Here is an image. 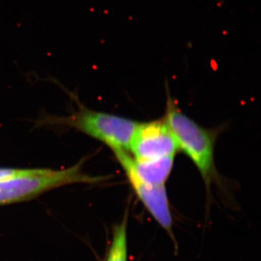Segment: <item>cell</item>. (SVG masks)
I'll return each mask as SVG.
<instances>
[{"mask_svg": "<svg viewBox=\"0 0 261 261\" xmlns=\"http://www.w3.org/2000/svg\"><path fill=\"white\" fill-rule=\"evenodd\" d=\"M126 219L117 226L107 261H126Z\"/></svg>", "mask_w": 261, "mask_h": 261, "instance_id": "obj_7", "label": "cell"}, {"mask_svg": "<svg viewBox=\"0 0 261 261\" xmlns=\"http://www.w3.org/2000/svg\"><path fill=\"white\" fill-rule=\"evenodd\" d=\"M53 123L73 127L102 142L114 152H128L132 135L139 123L123 117L97 112L85 108Z\"/></svg>", "mask_w": 261, "mask_h": 261, "instance_id": "obj_3", "label": "cell"}, {"mask_svg": "<svg viewBox=\"0 0 261 261\" xmlns=\"http://www.w3.org/2000/svg\"><path fill=\"white\" fill-rule=\"evenodd\" d=\"M118 161L121 163L128 181L146 208L163 228L170 229L172 226V218L165 185L154 186L144 183L136 176L126 161L122 159H118Z\"/></svg>", "mask_w": 261, "mask_h": 261, "instance_id": "obj_5", "label": "cell"}, {"mask_svg": "<svg viewBox=\"0 0 261 261\" xmlns=\"http://www.w3.org/2000/svg\"><path fill=\"white\" fill-rule=\"evenodd\" d=\"M98 181L99 178L83 172L82 162L62 170L36 168L30 174L0 181V205L25 200L65 185Z\"/></svg>", "mask_w": 261, "mask_h": 261, "instance_id": "obj_2", "label": "cell"}, {"mask_svg": "<svg viewBox=\"0 0 261 261\" xmlns=\"http://www.w3.org/2000/svg\"><path fill=\"white\" fill-rule=\"evenodd\" d=\"M164 120L176 139L178 149L191 159L205 183L210 184L215 171L214 134L181 112L171 99L168 101Z\"/></svg>", "mask_w": 261, "mask_h": 261, "instance_id": "obj_1", "label": "cell"}, {"mask_svg": "<svg viewBox=\"0 0 261 261\" xmlns=\"http://www.w3.org/2000/svg\"><path fill=\"white\" fill-rule=\"evenodd\" d=\"M36 168H0V181L30 174L34 172Z\"/></svg>", "mask_w": 261, "mask_h": 261, "instance_id": "obj_8", "label": "cell"}, {"mask_svg": "<svg viewBox=\"0 0 261 261\" xmlns=\"http://www.w3.org/2000/svg\"><path fill=\"white\" fill-rule=\"evenodd\" d=\"M178 149L176 139L165 120L138 123L129 144L134 159L138 161L175 155Z\"/></svg>", "mask_w": 261, "mask_h": 261, "instance_id": "obj_4", "label": "cell"}, {"mask_svg": "<svg viewBox=\"0 0 261 261\" xmlns=\"http://www.w3.org/2000/svg\"><path fill=\"white\" fill-rule=\"evenodd\" d=\"M117 159H122L128 163L132 171L141 181L148 185H164L172 171L175 155L160 159L138 161L134 159L128 152H115Z\"/></svg>", "mask_w": 261, "mask_h": 261, "instance_id": "obj_6", "label": "cell"}]
</instances>
